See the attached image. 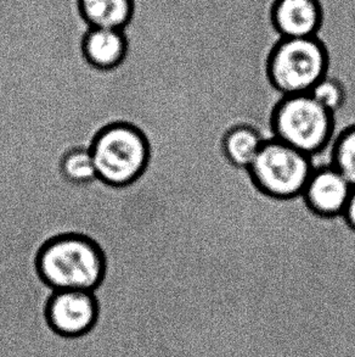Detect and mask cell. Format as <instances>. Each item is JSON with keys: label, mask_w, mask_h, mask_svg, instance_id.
<instances>
[{"label": "cell", "mask_w": 355, "mask_h": 357, "mask_svg": "<svg viewBox=\"0 0 355 357\" xmlns=\"http://www.w3.org/2000/svg\"><path fill=\"white\" fill-rule=\"evenodd\" d=\"M50 241L24 194L0 184V331L10 357H81L79 337L58 335L47 319L56 290L39 273L38 256Z\"/></svg>", "instance_id": "cell-1"}, {"label": "cell", "mask_w": 355, "mask_h": 357, "mask_svg": "<svg viewBox=\"0 0 355 357\" xmlns=\"http://www.w3.org/2000/svg\"><path fill=\"white\" fill-rule=\"evenodd\" d=\"M38 271L44 282L58 291H93L102 280L105 261L94 241L68 234L43 246L39 252Z\"/></svg>", "instance_id": "cell-2"}, {"label": "cell", "mask_w": 355, "mask_h": 357, "mask_svg": "<svg viewBox=\"0 0 355 357\" xmlns=\"http://www.w3.org/2000/svg\"><path fill=\"white\" fill-rule=\"evenodd\" d=\"M97 178L122 187L144 172L149 161V144L141 130L127 123L106 127L91 144Z\"/></svg>", "instance_id": "cell-3"}, {"label": "cell", "mask_w": 355, "mask_h": 357, "mask_svg": "<svg viewBox=\"0 0 355 357\" xmlns=\"http://www.w3.org/2000/svg\"><path fill=\"white\" fill-rule=\"evenodd\" d=\"M332 122V112L309 93L287 96L274 112V135L294 149L313 156L329 143Z\"/></svg>", "instance_id": "cell-4"}, {"label": "cell", "mask_w": 355, "mask_h": 357, "mask_svg": "<svg viewBox=\"0 0 355 357\" xmlns=\"http://www.w3.org/2000/svg\"><path fill=\"white\" fill-rule=\"evenodd\" d=\"M248 171L262 192L288 199L303 194L314 169L309 155L274 138L263 143Z\"/></svg>", "instance_id": "cell-5"}, {"label": "cell", "mask_w": 355, "mask_h": 357, "mask_svg": "<svg viewBox=\"0 0 355 357\" xmlns=\"http://www.w3.org/2000/svg\"><path fill=\"white\" fill-rule=\"evenodd\" d=\"M326 53L317 39L285 38L269 60V76L285 97L307 94L326 76Z\"/></svg>", "instance_id": "cell-6"}, {"label": "cell", "mask_w": 355, "mask_h": 357, "mask_svg": "<svg viewBox=\"0 0 355 357\" xmlns=\"http://www.w3.org/2000/svg\"><path fill=\"white\" fill-rule=\"evenodd\" d=\"M97 303L91 291L56 290L47 311L50 327L66 338L89 333L97 321Z\"/></svg>", "instance_id": "cell-7"}, {"label": "cell", "mask_w": 355, "mask_h": 357, "mask_svg": "<svg viewBox=\"0 0 355 357\" xmlns=\"http://www.w3.org/2000/svg\"><path fill=\"white\" fill-rule=\"evenodd\" d=\"M353 187L333 166L314 169L303 197L309 208L322 216L345 213Z\"/></svg>", "instance_id": "cell-8"}, {"label": "cell", "mask_w": 355, "mask_h": 357, "mask_svg": "<svg viewBox=\"0 0 355 357\" xmlns=\"http://www.w3.org/2000/svg\"><path fill=\"white\" fill-rule=\"evenodd\" d=\"M320 6L317 0H278L273 22L285 38H312L320 26Z\"/></svg>", "instance_id": "cell-9"}, {"label": "cell", "mask_w": 355, "mask_h": 357, "mask_svg": "<svg viewBox=\"0 0 355 357\" xmlns=\"http://www.w3.org/2000/svg\"><path fill=\"white\" fill-rule=\"evenodd\" d=\"M82 47L88 63L105 71L117 68L127 55L123 29L90 27L84 36Z\"/></svg>", "instance_id": "cell-10"}, {"label": "cell", "mask_w": 355, "mask_h": 357, "mask_svg": "<svg viewBox=\"0 0 355 357\" xmlns=\"http://www.w3.org/2000/svg\"><path fill=\"white\" fill-rule=\"evenodd\" d=\"M134 10V0H79L83 20L97 29H125Z\"/></svg>", "instance_id": "cell-11"}, {"label": "cell", "mask_w": 355, "mask_h": 357, "mask_svg": "<svg viewBox=\"0 0 355 357\" xmlns=\"http://www.w3.org/2000/svg\"><path fill=\"white\" fill-rule=\"evenodd\" d=\"M265 139L251 126H236L226 132L223 150L226 159L240 169H250Z\"/></svg>", "instance_id": "cell-12"}, {"label": "cell", "mask_w": 355, "mask_h": 357, "mask_svg": "<svg viewBox=\"0 0 355 357\" xmlns=\"http://www.w3.org/2000/svg\"><path fill=\"white\" fill-rule=\"evenodd\" d=\"M91 146L70 150L61 160V172L68 182L84 184L97 178Z\"/></svg>", "instance_id": "cell-13"}, {"label": "cell", "mask_w": 355, "mask_h": 357, "mask_svg": "<svg viewBox=\"0 0 355 357\" xmlns=\"http://www.w3.org/2000/svg\"><path fill=\"white\" fill-rule=\"evenodd\" d=\"M332 166L355 188V127L337 140L332 150Z\"/></svg>", "instance_id": "cell-14"}, {"label": "cell", "mask_w": 355, "mask_h": 357, "mask_svg": "<svg viewBox=\"0 0 355 357\" xmlns=\"http://www.w3.org/2000/svg\"><path fill=\"white\" fill-rule=\"evenodd\" d=\"M309 94L332 114L337 112L345 102V91L333 78H322L312 88Z\"/></svg>", "instance_id": "cell-15"}, {"label": "cell", "mask_w": 355, "mask_h": 357, "mask_svg": "<svg viewBox=\"0 0 355 357\" xmlns=\"http://www.w3.org/2000/svg\"><path fill=\"white\" fill-rule=\"evenodd\" d=\"M343 215H345V218H346L348 223L355 229V188H353L351 198L348 200V204H347L346 210H345Z\"/></svg>", "instance_id": "cell-16"}]
</instances>
